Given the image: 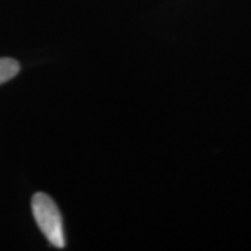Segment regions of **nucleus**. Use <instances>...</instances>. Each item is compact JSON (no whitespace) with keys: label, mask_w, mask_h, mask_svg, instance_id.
Here are the masks:
<instances>
[{"label":"nucleus","mask_w":251,"mask_h":251,"mask_svg":"<svg viewBox=\"0 0 251 251\" xmlns=\"http://www.w3.org/2000/svg\"><path fill=\"white\" fill-rule=\"evenodd\" d=\"M31 211L37 226L51 246L65 247L63 218L57 205L48 194L39 192L31 198Z\"/></svg>","instance_id":"obj_1"},{"label":"nucleus","mask_w":251,"mask_h":251,"mask_svg":"<svg viewBox=\"0 0 251 251\" xmlns=\"http://www.w3.org/2000/svg\"><path fill=\"white\" fill-rule=\"evenodd\" d=\"M20 70V65L13 58H0V85L15 77Z\"/></svg>","instance_id":"obj_2"}]
</instances>
